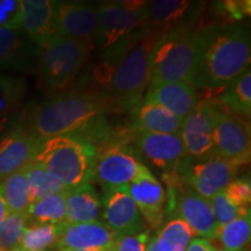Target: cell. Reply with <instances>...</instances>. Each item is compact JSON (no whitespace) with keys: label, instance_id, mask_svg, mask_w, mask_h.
Returning <instances> with one entry per match:
<instances>
[{"label":"cell","instance_id":"cell-13","mask_svg":"<svg viewBox=\"0 0 251 251\" xmlns=\"http://www.w3.org/2000/svg\"><path fill=\"white\" fill-rule=\"evenodd\" d=\"M56 35L92 43L98 30V8L89 2L56 1Z\"/></svg>","mask_w":251,"mask_h":251},{"label":"cell","instance_id":"cell-39","mask_svg":"<svg viewBox=\"0 0 251 251\" xmlns=\"http://www.w3.org/2000/svg\"><path fill=\"white\" fill-rule=\"evenodd\" d=\"M9 214H11V213H9L7 206H6L4 198H2L1 188H0V222L4 221V220L7 218Z\"/></svg>","mask_w":251,"mask_h":251},{"label":"cell","instance_id":"cell-6","mask_svg":"<svg viewBox=\"0 0 251 251\" xmlns=\"http://www.w3.org/2000/svg\"><path fill=\"white\" fill-rule=\"evenodd\" d=\"M157 40H143L113 65L107 94L117 112L133 111L142 101L150 80V55Z\"/></svg>","mask_w":251,"mask_h":251},{"label":"cell","instance_id":"cell-34","mask_svg":"<svg viewBox=\"0 0 251 251\" xmlns=\"http://www.w3.org/2000/svg\"><path fill=\"white\" fill-rule=\"evenodd\" d=\"M209 203H211L213 215H214L218 227L228 224L231 220L236 219L237 216L250 213L249 208H241L229 201L225 192H220L212 199H209Z\"/></svg>","mask_w":251,"mask_h":251},{"label":"cell","instance_id":"cell-38","mask_svg":"<svg viewBox=\"0 0 251 251\" xmlns=\"http://www.w3.org/2000/svg\"><path fill=\"white\" fill-rule=\"evenodd\" d=\"M186 251H218L206 238H192L190 244H188Z\"/></svg>","mask_w":251,"mask_h":251},{"label":"cell","instance_id":"cell-15","mask_svg":"<svg viewBox=\"0 0 251 251\" xmlns=\"http://www.w3.org/2000/svg\"><path fill=\"white\" fill-rule=\"evenodd\" d=\"M127 188L142 215L143 221L152 229L162 228L166 192L161 181L152 175L148 166L142 165L139 175Z\"/></svg>","mask_w":251,"mask_h":251},{"label":"cell","instance_id":"cell-36","mask_svg":"<svg viewBox=\"0 0 251 251\" xmlns=\"http://www.w3.org/2000/svg\"><path fill=\"white\" fill-rule=\"evenodd\" d=\"M150 235L147 230L119 236L111 251H146Z\"/></svg>","mask_w":251,"mask_h":251},{"label":"cell","instance_id":"cell-22","mask_svg":"<svg viewBox=\"0 0 251 251\" xmlns=\"http://www.w3.org/2000/svg\"><path fill=\"white\" fill-rule=\"evenodd\" d=\"M101 211V200L91 183L80 184L68 190L65 198V224L98 221Z\"/></svg>","mask_w":251,"mask_h":251},{"label":"cell","instance_id":"cell-40","mask_svg":"<svg viewBox=\"0 0 251 251\" xmlns=\"http://www.w3.org/2000/svg\"><path fill=\"white\" fill-rule=\"evenodd\" d=\"M146 251H159L158 247L156 244V240L155 237H150L148 243H147V249Z\"/></svg>","mask_w":251,"mask_h":251},{"label":"cell","instance_id":"cell-8","mask_svg":"<svg viewBox=\"0 0 251 251\" xmlns=\"http://www.w3.org/2000/svg\"><path fill=\"white\" fill-rule=\"evenodd\" d=\"M169 212L174 211L178 219L183 220L192 235L206 240L214 238L218 224L208 199L181 184H169Z\"/></svg>","mask_w":251,"mask_h":251},{"label":"cell","instance_id":"cell-3","mask_svg":"<svg viewBox=\"0 0 251 251\" xmlns=\"http://www.w3.org/2000/svg\"><path fill=\"white\" fill-rule=\"evenodd\" d=\"M208 28L192 30L178 25L163 33L150 55V83H187L194 86Z\"/></svg>","mask_w":251,"mask_h":251},{"label":"cell","instance_id":"cell-24","mask_svg":"<svg viewBox=\"0 0 251 251\" xmlns=\"http://www.w3.org/2000/svg\"><path fill=\"white\" fill-rule=\"evenodd\" d=\"M218 102L231 114L243 119L251 113V71L250 68L228 84L218 96Z\"/></svg>","mask_w":251,"mask_h":251},{"label":"cell","instance_id":"cell-19","mask_svg":"<svg viewBox=\"0 0 251 251\" xmlns=\"http://www.w3.org/2000/svg\"><path fill=\"white\" fill-rule=\"evenodd\" d=\"M118 236L102 221L68 225L64 222L57 249L111 251Z\"/></svg>","mask_w":251,"mask_h":251},{"label":"cell","instance_id":"cell-10","mask_svg":"<svg viewBox=\"0 0 251 251\" xmlns=\"http://www.w3.org/2000/svg\"><path fill=\"white\" fill-rule=\"evenodd\" d=\"M213 144L215 156L243 165L250 158V130L243 119L231 114L219 103L215 114Z\"/></svg>","mask_w":251,"mask_h":251},{"label":"cell","instance_id":"cell-28","mask_svg":"<svg viewBox=\"0 0 251 251\" xmlns=\"http://www.w3.org/2000/svg\"><path fill=\"white\" fill-rule=\"evenodd\" d=\"M251 235L250 213L237 216L228 224L219 226L214 238L224 247V250L243 251L249 244Z\"/></svg>","mask_w":251,"mask_h":251},{"label":"cell","instance_id":"cell-23","mask_svg":"<svg viewBox=\"0 0 251 251\" xmlns=\"http://www.w3.org/2000/svg\"><path fill=\"white\" fill-rule=\"evenodd\" d=\"M133 111V128L136 133L180 134L183 119L156 103L141 101Z\"/></svg>","mask_w":251,"mask_h":251},{"label":"cell","instance_id":"cell-7","mask_svg":"<svg viewBox=\"0 0 251 251\" xmlns=\"http://www.w3.org/2000/svg\"><path fill=\"white\" fill-rule=\"evenodd\" d=\"M240 164L228 161L219 156L197 159L196 163H180L174 171L169 172L170 179L168 184L186 185L206 199L224 192L230 181L236 177Z\"/></svg>","mask_w":251,"mask_h":251},{"label":"cell","instance_id":"cell-1","mask_svg":"<svg viewBox=\"0 0 251 251\" xmlns=\"http://www.w3.org/2000/svg\"><path fill=\"white\" fill-rule=\"evenodd\" d=\"M112 111L115 107L107 93L67 92L41 102L27 117L26 124L17 127L43 142L76 133Z\"/></svg>","mask_w":251,"mask_h":251},{"label":"cell","instance_id":"cell-11","mask_svg":"<svg viewBox=\"0 0 251 251\" xmlns=\"http://www.w3.org/2000/svg\"><path fill=\"white\" fill-rule=\"evenodd\" d=\"M218 107V101L201 100L198 107L183 120L180 135L186 155L191 158L203 159L215 156L213 129Z\"/></svg>","mask_w":251,"mask_h":251},{"label":"cell","instance_id":"cell-17","mask_svg":"<svg viewBox=\"0 0 251 251\" xmlns=\"http://www.w3.org/2000/svg\"><path fill=\"white\" fill-rule=\"evenodd\" d=\"M135 144L147 161L168 172L174 171L187 157L180 134L137 133Z\"/></svg>","mask_w":251,"mask_h":251},{"label":"cell","instance_id":"cell-4","mask_svg":"<svg viewBox=\"0 0 251 251\" xmlns=\"http://www.w3.org/2000/svg\"><path fill=\"white\" fill-rule=\"evenodd\" d=\"M97 148L81 135L67 134L43 141L35 163L72 188L93 180V165Z\"/></svg>","mask_w":251,"mask_h":251},{"label":"cell","instance_id":"cell-32","mask_svg":"<svg viewBox=\"0 0 251 251\" xmlns=\"http://www.w3.org/2000/svg\"><path fill=\"white\" fill-rule=\"evenodd\" d=\"M26 94V83L23 78L0 75V118L8 117L19 108Z\"/></svg>","mask_w":251,"mask_h":251},{"label":"cell","instance_id":"cell-29","mask_svg":"<svg viewBox=\"0 0 251 251\" xmlns=\"http://www.w3.org/2000/svg\"><path fill=\"white\" fill-rule=\"evenodd\" d=\"M192 237V231L183 220L174 218L163 226L155 240L159 251H186Z\"/></svg>","mask_w":251,"mask_h":251},{"label":"cell","instance_id":"cell-20","mask_svg":"<svg viewBox=\"0 0 251 251\" xmlns=\"http://www.w3.org/2000/svg\"><path fill=\"white\" fill-rule=\"evenodd\" d=\"M143 101L156 103L184 120L198 107L201 99L192 84L150 83Z\"/></svg>","mask_w":251,"mask_h":251},{"label":"cell","instance_id":"cell-26","mask_svg":"<svg viewBox=\"0 0 251 251\" xmlns=\"http://www.w3.org/2000/svg\"><path fill=\"white\" fill-rule=\"evenodd\" d=\"M0 188L9 213L26 215L31 201L25 169L2 179Z\"/></svg>","mask_w":251,"mask_h":251},{"label":"cell","instance_id":"cell-2","mask_svg":"<svg viewBox=\"0 0 251 251\" xmlns=\"http://www.w3.org/2000/svg\"><path fill=\"white\" fill-rule=\"evenodd\" d=\"M250 54V36L244 27H209L194 87L225 89L249 69Z\"/></svg>","mask_w":251,"mask_h":251},{"label":"cell","instance_id":"cell-33","mask_svg":"<svg viewBox=\"0 0 251 251\" xmlns=\"http://www.w3.org/2000/svg\"><path fill=\"white\" fill-rule=\"evenodd\" d=\"M27 221L28 219L25 214L11 213L4 221L0 222V251H15L18 249Z\"/></svg>","mask_w":251,"mask_h":251},{"label":"cell","instance_id":"cell-5","mask_svg":"<svg viewBox=\"0 0 251 251\" xmlns=\"http://www.w3.org/2000/svg\"><path fill=\"white\" fill-rule=\"evenodd\" d=\"M92 43L55 35L40 47V86L56 92L70 85L90 57Z\"/></svg>","mask_w":251,"mask_h":251},{"label":"cell","instance_id":"cell-30","mask_svg":"<svg viewBox=\"0 0 251 251\" xmlns=\"http://www.w3.org/2000/svg\"><path fill=\"white\" fill-rule=\"evenodd\" d=\"M25 172H26L27 181L29 185L31 203L48 194L59 193L68 190L57 178H55L45 168L35 162L28 165L25 169Z\"/></svg>","mask_w":251,"mask_h":251},{"label":"cell","instance_id":"cell-41","mask_svg":"<svg viewBox=\"0 0 251 251\" xmlns=\"http://www.w3.org/2000/svg\"><path fill=\"white\" fill-rule=\"evenodd\" d=\"M8 121H9V117L0 118V135L2 134V131H4L6 125H7Z\"/></svg>","mask_w":251,"mask_h":251},{"label":"cell","instance_id":"cell-16","mask_svg":"<svg viewBox=\"0 0 251 251\" xmlns=\"http://www.w3.org/2000/svg\"><path fill=\"white\" fill-rule=\"evenodd\" d=\"M40 46L18 27H0V70L24 74L37 71Z\"/></svg>","mask_w":251,"mask_h":251},{"label":"cell","instance_id":"cell-37","mask_svg":"<svg viewBox=\"0 0 251 251\" xmlns=\"http://www.w3.org/2000/svg\"><path fill=\"white\" fill-rule=\"evenodd\" d=\"M19 1H0V27H18Z\"/></svg>","mask_w":251,"mask_h":251},{"label":"cell","instance_id":"cell-35","mask_svg":"<svg viewBox=\"0 0 251 251\" xmlns=\"http://www.w3.org/2000/svg\"><path fill=\"white\" fill-rule=\"evenodd\" d=\"M225 194L228 200L241 208H249L251 202V184L247 178H235L225 188Z\"/></svg>","mask_w":251,"mask_h":251},{"label":"cell","instance_id":"cell-42","mask_svg":"<svg viewBox=\"0 0 251 251\" xmlns=\"http://www.w3.org/2000/svg\"><path fill=\"white\" fill-rule=\"evenodd\" d=\"M57 251H93V250H76V249H59Z\"/></svg>","mask_w":251,"mask_h":251},{"label":"cell","instance_id":"cell-31","mask_svg":"<svg viewBox=\"0 0 251 251\" xmlns=\"http://www.w3.org/2000/svg\"><path fill=\"white\" fill-rule=\"evenodd\" d=\"M191 9V2L184 0H155L147 2L146 15L147 20L153 23L170 25L178 23L188 13Z\"/></svg>","mask_w":251,"mask_h":251},{"label":"cell","instance_id":"cell-43","mask_svg":"<svg viewBox=\"0 0 251 251\" xmlns=\"http://www.w3.org/2000/svg\"><path fill=\"white\" fill-rule=\"evenodd\" d=\"M218 251H228V250H224V249H221V250H218ZM243 251H247V250H243Z\"/></svg>","mask_w":251,"mask_h":251},{"label":"cell","instance_id":"cell-25","mask_svg":"<svg viewBox=\"0 0 251 251\" xmlns=\"http://www.w3.org/2000/svg\"><path fill=\"white\" fill-rule=\"evenodd\" d=\"M67 191L48 194L30 203L27 219L37 225H59L65 221V198Z\"/></svg>","mask_w":251,"mask_h":251},{"label":"cell","instance_id":"cell-9","mask_svg":"<svg viewBox=\"0 0 251 251\" xmlns=\"http://www.w3.org/2000/svg\"><path fill=\"white\" fill-rule=\"evenodd\" d=\"M139 157L127 146L111 143L97 151L93 165V179H97L105 190L128 186L142 168Z\"/></svg>","mask_w":251,"mask_h":251},{"label":"cell","instance_id":"cell-21","mask_svg":"<svg viewBox=\"0 0 251 251\" xmlns=\"http://www.w3.org/2000/svg\"><path fill=\"white\" fill-rule=\"evenodd\" d=\"M56 1L50 0H21L19 1L18 28L37 46L56 35Z\"/></svg>","mask_w":251,"mask_h":251},{"label":"cell","instance_id":"cell-12","mask_svg":"<svg viewBox=\"0 0 251 251\" xmlns=\"http://www.w3.org/2000/svg\"><path fill=\"white\" fill-rule=\"evenodd\" d=\"M147 6V5H146ZM98 8V30L96 39L103 49L131 35L134 30L147 23L146 8L134 11L121 2H107L97 6Z\"/></svg>","mask_w":251,"mask_h":251},{"label":"cell","instance_id":"cell-14","mask_svg":"<svg viewBox=\"0 0 251 251\" xmlns=\"http://www.w3.org/2000/svg\"><path fill=\"white\" fill-rule=\"evenodd\" d=\"M101 206L103 224L107 225L118 237L144 230L143 218L127 186L105 190Z\"/></svg>","mask_w":251,"mask_h":251},{"label":"cell","instance_id":"cell-27","mask_svg":"<svg viewBox=\"0 0 251 251\" xmlns=\"http://www.w3.org/2000/svg\"><path fill=\"white\" fill-rule=\"evenodd\" d=\"M63 227L64 222L59 225L26 226L15 251H47L56 248Z\"/></svg>","mask_w":251,"mask_h":251},{"label":"cell","instance_id":"cell-18","mask_svg":"<svg viewBox=\"0 0 251 251\" xmlns=\"http://www.w3.org/2000/svg\"><path fill=\"white\" fill-rule=\"evenodd\" d=\"M41 143L42 141L19 127L0 139V181L35 161Z\"/></svg>","mask_w":251,"mask_h":251}]
</instances>
